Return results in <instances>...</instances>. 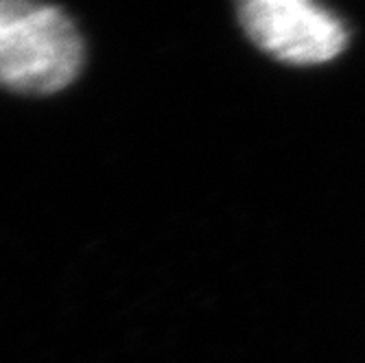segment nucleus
Listing matches in <instances>:
<instances>
[{"instance_id": "nucleus-1", "label": "nucleus", "mask_w": 365, "mask_h": 363, "mask_svg": "<svg viewBox=\"0 0 365 363\" xmlns=\"http://www.w3.org/2000/svg\"><path fill=\"white\" fill-rule=\"evenodd\" d=\"M83 40L73 18L53 5L0 0V88L46 96L81 73Z\"/></svg>"}, {"instance_id": "nucleus-2", "label": "nucleus", "mask_w": 365, "mask_h": 363, "mask_svg": "<svg viewBox=\"0 0 365 363\" xmlns=\"http://www.w3.org/2000/svg\"><path fill=\"white\" fill-rule=\"evenodd\" d=\"M239 22L260 51L291 66L326 63L348 46L341 18L307 0H247Z\"/></svg>"}]
</instances>
